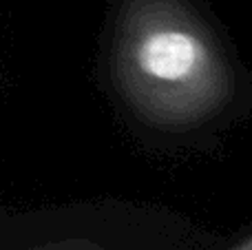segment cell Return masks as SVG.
<instances>
[{
	"label": "cell",
	"mask_w": 252,
	"mask_h": 250,
	"mask_svg": "<svg viewBox=\"0 0 252 250\" xmlns=\"http://www.w3.org/2000/svg\"><path fill=\"white\" fill-rule=\"evenodd\" d=\"M235 250H252V242H248V244H244L241 248H235Z\"/></svg>",
	"instance_id": "obj_3"
},
{
	"label": "cell",
	"mask_w": 252,
	"mask_h": 250,
	"mask_svg": "<svg viewBox=\"0 0 252 250\" xmlns=\"http://www.w3.org/2000/svg\"><path fill=\"white\" fill-rule=\"evenodd\" d=\"M42 250H100L91 244H84V242H71V244H58V246H49Z\"/></svg>",
	"instance_id": "obj_2"
},
{
	"label": "cell",
	"mask_w": 252,
	"mask_h": 250,
	"mask_svg": "<svg viewBox=\"0 0 252 250\" xmlns=\"http://www.w3.org/2000/svg\"><path fill=\"white\" fill-rule=\"evenodd\" d=\"M111 66L130 111L157 128L201 126L237 91L226 49L186 0H124Z\"/></svg>",
	"instance_id": "obj_1"
}]
</instances>
